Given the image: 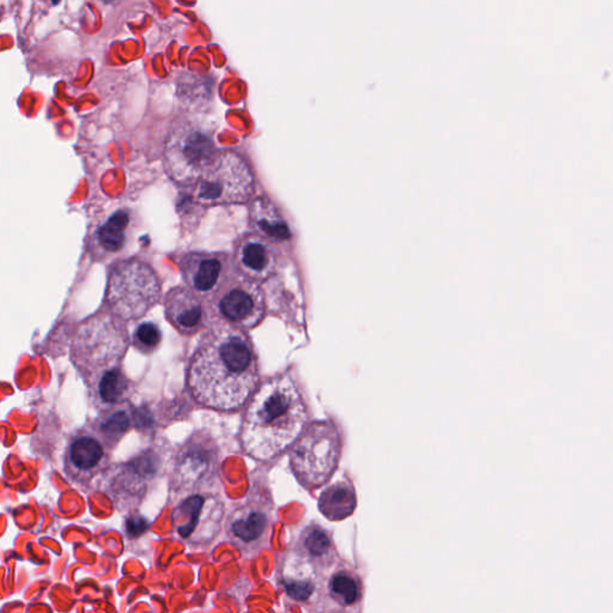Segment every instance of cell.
Listing matches in <instances>:
<instances>
[{
    "mask_svg": "<svg viewBox=\"0 0 613 613\" xmlns=\"http://www.w3.org/2000/svg\"><path fill=\"white\" fill-rule=\"evenodd\" d=\"M259 376L251 336L245 329L219 323L204 333L191 356L188 391L206 409L234 412L256 392Z\"/></svg>",
    "mask_w": 613,
    "mask_h": 613,
    "instance_id": "cell-1",
    "label": "cell"
},
{
    "mask_svg": "<svg viewBox=\"0 0 613 613\" xmlns=\"http://www.w3.org/2000/svg\"><path fill=\"white\" fill-rule=\"evenodd\" d=\"M308 421V409L289 371L256 388L243 417L241 444L253 459L271 461L294 444Z\"/></svg>",
    "mask_w": 613,
    "mask_h": 613,
    "instance_id": "cell-2",
    "label": "cell"
},
{
    "mask_svg": "<svg viewBox=\"0 0 613 613\" xmlns=\"http://www.w3.org/2000/svg\"><path fill=\"white\" fill-rule=\"evenodd\" d=\"M130 346L124 321L103 309L77 327L70 358L86 388L104 371L121 366Z\"/></svg>",
    "mask_w": 613,
    "mask_h": 613,
    "instance_id": "cell-3",
    "label": "cell"
},
{
    "mask_svg": "<svg viewBox=\"0 0 613 613\" xmlns=\"http://www.w3.org/2000/svg\"><path fill=\"white\" fill-rule=\"evenodd\" d=\"M162 297V281L157 272L141 259L119 261L107 281L106 309L128 323L144 318Z\"/></svg>",
    "mask_w": 613,
    "mask_h": 613,
    "instance_id": "cell-4",
    "label": "cell"
},
{
    "mask_svg": "<svg viewBox=\"0 0 613 613\" xmlns=\"http://www.w3.org/2000/svg\"><path fill=\"white\" fill-rule=\"evenodd\" d=\"M341 439L331 421H316L303 429L290 451L291 472L306 490L324 486L341 459Z\"/></svg>",
    "mask_w": 613,
    "mask_h": 613,
    "instance_id": "cell-5",
    "label": "cell"
},
{
    "mask_svg": "<svg viewBox=\"0 0 613 613\" xmlns=\"http://www.w3.org/2000/svg\"><path fill=\"white\" fill-rule=\"evenodd\" d=\"M192 187V196L199 204H243L254 193V176L239 153L217 151Z\"/></svg>",
    "mask_w": 613,
    "mask_h": 613,
    "instance_id": "cell-6",
    "label": "cell"
},
{
    "mask_svg": "<svg viewBox=\"0 0 613 613\" xmlns=\"http://www.w3.org/2000/svg\"><path fill=\"white\" fill-rule=\"evenodd\" d=\"M221 451L212 435L196 430L180 444L171 459V490L192 494L211 486L219 470Z\"/></svg>",
    "mask_w": 613,
    "mask_h": 613,
    "instance_id": "cell-7",
    "label": "cell"
},
{
    "mask_svg": "<svg viewBox=\"0 0 613 613\" xmlns=\"http://www.w3.org/2000/svg\"><path fill=\"white\" fill-rule=\"evenodd\" d=\"M166 444L155 442L125 463L108 470L107 488L111 497L121 504L141 502L150 484L164 469Z\"/></svg>",
    "mask_w": 613,
    "mask_h": 613,
    "instance_id": "cell-8",
    "label": "cell"
},
{
    "mask_svg": "<svg viewBox=\"0 0 613 613\" xmlns=\"http://www.w3.org/2000/svg\"><path fill=\"white\" fill-rule=\"evenodd\" d=\"M217 153L211 137L192 125L175 128L166 141V174L179 185L192 186Z\"/></svg>",
    "mask_w": 613,
    "mask_h": 613,
    "instance_id": "cell-9",
    "label": "cell"
},
{
    "mask_svg": "<svg viewBox=\"0 0 613 613\" xmlns=\"http://www.w3.org/2000/svg\"><path fill=\"white\" fill-rule=\"evenodd\" d=\"M212 314L224 324L251 329L263 323L266 316L264 290L260 283L240 274H230L210 302Z\"/></svg>",
    "mask_w": 613,
    "mask_h": 613,
    "instance_id": "cell-10",
    "label": "cell"
},
{
    "mask_svg": "<svg viewBox=\"0 0 613 613\" xmlns=\"http://www.w3.org/2000/svg\"><path fill=\"white\" fill-rule=\"evenodd\" d=\"M111 449L89 426L75 431L65 448L64 472L77 486H89L98 474L106 472Z\"/></svg>",
    "mask_w": 613,
    "mask_h": 613,
    "instance_id": "cell-11",
    "label": "cell"
},
{
    "mask_svg": "<svg viewBox=\"0 0 613 613\" xmlns=\"http://www.w3.org/2000/svg\"><path fill=\"white\" fill-rule=\"evenodd\" d=\"M223 519V504L212 495L201 492L185 498L173 514L175 531L192 544H208L217 536Z\"/></svg>",
    "mask_w": 613,
    "mask_h": 613,
    "instance_id": "cell-12",
    "label": "cell"
},
{
    "mask_svg": "<svg viewBox=\"0 0 613 613\" xmlns=\"http://www.w3.org/2000/svg\"><path fill=\"white\" fill-rule=\"evenodd\" d=\"M272 525V503L253 495L230 513L226 533L243 554H251L264 546Z\"/></svg>",
    "mask_w": 613,
    "mask_h": 613,
    "instance_id": "cell-13",
    "label": "cell"
},
{
    "mask_svg": "<svg viewBox=\"0 0 613 613\" xmlns=\"http://www.w3.org/2000/svg\"><path fill=\"white\" fill-rule=\"evenodd\" d=\"M233 260L226 253L191 251L181 256L179 267L188 289L211 302L230 276Z\"/></svg>",
    "mask_w": 613,
    "mask_h": 613,
    "instance_id": "cell-14",
    "label": "cell"
},
{
    "mask_svg": "<svg viewBox=\"0 0 613 613\" xmlns=\"http://www.w3.org/2000/svg\"><path fill=\"white\" fill-rule=\"evenodd\" d=\"M163 306L168 323L185 336L203 331L213 316L210 302L185 286L171 288L164 296Z\"/></svg>",
    "mask_w": 613,
    "mask_h": 613,
    "instance_id": "cell-15",
    "label": "cell"
},
{
    "mask_svg": "<svg viewBox=\"0 0 613 613\" xmlns=\"http://www.w3.org/2000/svg\"><path fill=\"white\" fill-rule=\"evenodd\" d=\"M231 260L238 274L256 283H263L272 277L277 268V248L263 236L248 233L236 240Z\"/></svg>",
    "mask_w": 613,
    "mask_h": 613,
    "instance_id": "cell-16",
    "label": "cell"
},
{
    "mask_svg": "<svg viewBox=\"0 0 613 613\" xmlns=\"http://www.w3.org/2000/svg\"><path fill=\"white\" fill-rule=\"evenodd\" d=\"M89 398L100 413L108 412L130 403L134 386L123 366L104 371L88 387Z\"/></svg>",
    "mask_w": 613,
    "mask_h": 613,
    "instance_id": "cell-17",
    "label": "cell"
},
{
    "mask_svg": "<svg viewBox=\"0 0 613 613\" xmlns=\"http://www.w3.org/2000/svg\"><path fill=\"white\" fill-rule=\"evenodd\" d=\"M296 551L304 561L311 563L318 571H327L338 559L336 546L331 534L320 526H308L303 529L296 543Z\"/></svg>",
    "mask_w": 613,
    "mask_h": 613,
    "instance_id": "cell-18",
    "label": "cell"
},
{
    "mask_svg": "<svg viewBox=\"0 0 613 613\" xmlns=\"http://www.w3.org/2000/svg\"><path fill=\"white\" fill-rule=\"evenodd\" d=\"M249 223L256 234L271 242H286L293 238L286 218L267 196H258L249 205Z\"/></svg>",
    "mask_w": 613,
    "mask_h": 613,
    "instance_id": "cell-19",
    "label": "cell"
},
{
    "mask_svg": "<svg viewBox=\"0 0 613 613\" xmlns=\"http://www.w3.org/2000/svg\"><path fill=\"white\" fill-rule=\"evenodd\" d=\"M319 511L331 521H341L354 514L357 498L352 484L339 481L327 486L319 497Z\"/></svg>",
    "mask_w": 613,
    "mask_h": 613,
    "instance_id": "cell-20",
    "label": "cell"
},
{
    "mask_svg": "<svg viewBox=\"0 0 613 613\" xmlns=\"http://www.w3.org/2000/svg\"><path fill=\"white\" fill-rule=\"evenodd\" d=\"M89 426L113 451L125 435L132 429V408H130L128 403L108 412L100 413L98 419Z\"/></svg>",
    "mask_w": 613,
    "mask_h": 613,
    "instance_id": "cell-21",
    "label": "cell"
},
{
    "mask_svg": "<svg viewBox=\"0 0 613 613\" xmlns=\"http://www.w3.org/2000/svg\"><path fill=\"white\" fill-rule=\"evenodd\" d=\"M327 592L341 609H349L362 599V581L352 569L338 568L328 579Z\"/></svg>",
    "mask_w": 613,
    "mask_h": 613,
    "instance_id": "cell-22",
    "label": "cell"
},
{
    "mask_svg": "<svg viewBox=\"0 0 613 613\" xmlns=\"http://www.w3.org/2000/svg\"><path fill=\"white\" fill-rule=\"evenodd\" d=\"M130 217L126 211L113 213L98 231V242L103 251L109 254L121 251L126 242V228Z\"/></svg>",
    "mask_w": 613,
    "mask_h": 613,
    "instance_id": "cell-23",
    "label": "cell"
},
{
    "mask_svg": "<svg viewBox=\"0 0 613 613\" xmlns=\"http://www.w3.org/2000/svg\"><path fill=\"white\" fill-rule=\"evenodd\" d=\"M163 334L161 328L153 321H145L137 326L132 334L131 344L141 354L153 355L162 344Z\"/></svg>",
    "mask_w": 613,
    "mask_h": 613,
    "instance_id": "cell-24",
    "label": "cell"
},
{
    "mask_svg": "<svg viewBox=\"0 0 613 613\" xmlns=\"http://www.w3.org/2000/svg\"><path fill=\"white\" fill-rule=\"evenodd\" d=\"M283 587L286 594L296 601H306L316 591V584L311 580L284 579Z\"/></svg>",
    "mask_w": 613,
    "mask_h": 613,
    "instance_id": "cell-25",
    "label": "cell"
},
{
    "mask_svg": "<svg viewBox=\"0 0 613 613\" xmlns=\"http://www.w3.org/2000/svg\"><path fill=\"white\" fill-rule=\"evenodd\" d=\"M149 528V522L141 516H131L126 521V529L131 536H138L146 532Z\"/></svg>",
    "mask_w": 613,
    "mask_h": 613,
    "instance_id": "cell-26",
    "label": "cell"
},
{
    "mask_svg": "<svg viewBox=\"0 0 613 613\" xmlns=\"http://www.w3.org/2000/svg\"><path fill=\"white\" fill-rule=\"evenodd\" d=\"M329 613H351V612H349V611H348V610H346V609H341H341L332 610V611H331V612H329Z\"/></svg>",
    "mask_w": 613,
    "mask_h": 613,
    "instance_id": "cell-27",
    "label": "cell"
}]
</instances>
